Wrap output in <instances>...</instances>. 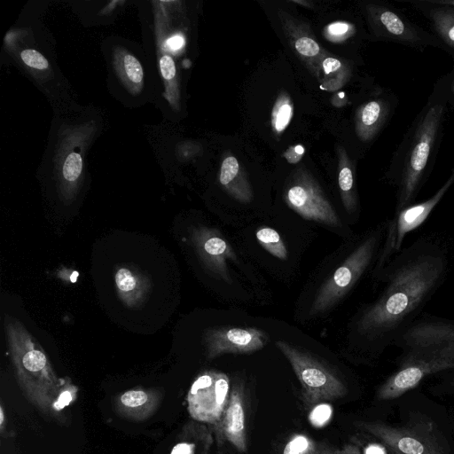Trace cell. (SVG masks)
<instances>
[{"instance_id": "1", "label": "cell", "mask_w": 454, "mask_h": 454, "mask_svg": "<svg viewBox=\"0 0 454 454\" xmlns=\"http://www.w3.org/2000/svg\"><path fill=\"white\" fill-rule=\"evenodd\" d=\"M450 270L446 243L434 235L418 238L403 247L374 279L383 288L362 309L355 323L363 346L381 354L421 314L445 282Z\"/></svg>"}, {"instance_id": "2", "label": "cell", "mask_w": 454, "mask_h": 454, "mask_svg": "<svg viewBox=\"0 0 454 454\" xmlns=\"http://www.w3.org/2000/svg\"><path fill=\"white\" fill-rule=\"evenodd\" d=\"M4 332L18 384L26 398L52 419V407L64 377H59L40 345L16 319L4 317Z\"/></svg>"}, {"instance_id": "3", "label": "cell", "mask_w": 454, "mask_h": 454, "mask_svg": "<svg viewBox=\"0 0 454 454\" xmlns=\"http://www.w3.org/2000/svg\"><path fill=\"white\" fill-rule=\"evenodd\" d=\"M386 232V222L369 231L342 263L321 286L310 307L309 315L325 312L340 301L369 270L375 266Z\"/></svg>"}, {"instance_id": "4", "label": "cell", "mask_w": 454, "mask_h": 454, "mask_svg": "<svg viewBox=\"0 0 454 454\" xmlns=\"http://www.w3.org/2000/svg\"><path fill=\"white\" fill-rule=\"evenodd\" d=\"M356 427L399 454H450L434 422L419 419L399 427L377 421H358Z\"/></svg>"}, {"instance_id": "5", "label": "cell", "mask_w": 454, "mask_h": 454, "mask_svg": "<svg viewBox=\"0 0 454 454\" xmlns=\"http://www.w3.org/2000/svg\"><path fill=\"white\" fill-rule=\"evenodd\" d=\"M399 362L434 356L454 357V319L422 313L394 341Z\"/></svg>"}, {"instance_id": "6", "label": "cell", "mask_w": 454, "mask_h": 454, "mask_svg": "<svg viewBox=\"0 0 454 454\" xmlns=\"http://www.w3.org/2000/svg\"><path fill=\"white\" fill-rule=\"evenodd\" d=\"M276 346L290 363L302 387L307 407L346 395L345 383L315 356L284 340L276 341Z\"/></svg>"}, {"instance_id": "7", "label": "cell", "mask_w": 454, "mask_h": 454, "mask_svg": "<svg viewBox=\"0 0 454 454\" xmlns=\"http://www.w3.org/2000/svg\"><path fill=\"white\" fill-rule=\"evenodd\" d=\"M442 113V106L434 105L427 110L418 125L406 166L400 180L395 211L412 204L419 192L422 176L440 127Z\"/></svg>"}, {"instance_id": "8", "label": "cell", "mask_w": 454, "mask_h": 454, "mask_svg": "<svg viewBox=\"0 0 454 454\" xmlns=\"http://www.w3.org/2000/svg\"><path fill=\"white\" fill-rule=\"evenodd\" d=\"M453 183L454 168L448 180L432 197L395 211L394 216L386 221L383 244L372 270L374 279L390 259L403 248L406 235L415 231L427 219Z\"/></svg>"}, {"instance_id": "9", "label": "cell", "mask_w": 454, "mask_h": 454, "mask_svg": "<svg viewBox=\"0 0 454 454\" xmlns=\"http://www.w3.org/2000/svg\"><path fill=\"white\" fill-rule=\"evenodd\" d=\"M231 392V380L226 373L203 371L194 379L186 395L190 417L209 426L215 425L223 416Z\"/></svg>"}, {"instance_id": "10", "label": "cell", "mask_w": 454, "mask_h": 454, "mask_svg": "<svg viewBox=\"0 0 454 454\" xmlns=\"http://www.w3.org/2000/svg\"><path fill=\"white\" fill-rule=\"evenodd\" d=\"M285 200L291 209L306 220L333 227L342 225L319 184L304 169H298L291 177L285 192Z\"/></svg>"}, {"instance_id": "11", "label": "cell", "mask_w": 454, "mask_h": 454, "mask_svg": "<svg viewBox=\"0 0 454 454\" xmlns=\"http://www.w3.org/2000/svg\"><path fill=\"white\" fill-rule=\"evenodd\" d=\"M454 370V357L434 356L399 362L398 369L378 388L380 401L393 400L415 388L427 377Z\"/></svg>"}, {"instance_id": "12", "label": "cell", "mask_w": 454, "mask_h": 454, "mask_svg": "<svg viewBox=\"0 0 454 454\" xmlns=\"http://www.w3.org/2000/svg\"><path fill=\"white\" fill-rule=\"evenodd\" d=\"M207 358L212 360L223 354H249L262 349L269 335L254 327L224 326L209 328L204 336Z\"/></svg>"}, {"instance_id": "13", "label": "cell", "mask_w": 454, "mask_h": 454, "mask_svg": "<svg viewBox=\"0 0 454 454\" xmlns=\"http://www.w3.org/2000/svg\"><path fill=\"white\" fill-rule=\"evenodd\" d=\"M192 246L205 267L227 283L231 282L227 261L237 262V255L227 239L215 228L199 226L191 231Z\"/></svg>"}, {"instance_id": "14", "label": "cell", "mask_w": 454, "mask_h": 454, "mask_svg": "<svg viewBox=\"0 0 454 454\" xmlns=\"http://www.w3.org/2000/svg\"><path fill=\"white\" fill-rule=\"evenodd\" d=\"M210 427L218 447L227 442L240 453L247 452L246 401L243 386L239 382L231 385V396L222 418Z\"/></svg>"}, {"instance_id": "15", "label": "cell", "mask_w": 454, "mask_h": 454, "mask_svg": "<svg viewBox=\"0 0 454 454\" xmlns=\"http://www.w3.org/2000/svg\"><path fill=\"white\" fill-rule=\"evenodd\" d=\"M165 396L161 387H134L115 395L112 401L114 411L120 418L143 422L160 408Z\"/></svg>"}, {"instance_id": "16", "label": "cell", "mask_w": 454, "mask_h": 454, "mask_svg": "<svg viewBox=\"0 0 454 454\" xmlns=\"http://www.w3.org/2000/svg\"><path fill=\"white\" fill-rule=\"evenodd\" d=\"M114 282L119 299L128 308L140 306L152 290L149 277L131 265L118 267Z\"/></svg>"}, {"instance_id": "17", "label": "cell", "mask_w": 454, "mask_h": 454, "mask_svg": "<svg viewBox=\"0 0 454 454\" xmlns=\"http://www.w3.org/2000/svg\"><path fill=\"white\" fill-rule=\"evenodd\" d=\"M219 182L223 189L241 203H249L254 197L246 171L233 156H226L221 164Z\"/></svg>"}, {"instance_id": "18", "label": "cell", "mask_w": 454, "mask_h": 454, "mask_svg": "<svg viewBox=\"0 0 454 454\" xmlns=\"http://www.w3.org/2000/svg\"><path fill=\"white\" fill-rule=\"evenodd\" d=\"M209 425L189 420L179 432L169 454H208L213 442Z\"/></svg>"}, {"instance_id": "19", "label": "cell", "mask_w": 454, "mask_h": 454, "mask_svg": "<svg viewBox=\"0 0 454 454\" xmlns=\"http://www.w3.org/2000/svg\"><path fill=\"white\" fill-rule=\"evenodd\" d=\"M386 114V106L381 100H372L364 104L356 115V131L363 141L372 139Z\"/></svg>"}, {"instance_id": "20", "label": "cell", "mask_w": 454, "mask_h": 454, "mask_svg": "<svg viewBox=\"0 0 454 454\" xmlns=\"http://www.w3.org/2000/svg\"><path fill=\"white\" fill-rule=\"evenodd\" d=\"M339 174L338 184L342 205L346 211L352 215L358 208V200L355 188L352 163L341 146H338Z\"/></svg>"}, {"instance_id": "21", "label": "cell", "mask_w": 454, "mask_h": 454, "mask_svg": "<svg viewBox=\"0 0 454 454\" xmlns=\"http://www.w3.org/2000/svg\"><path fill=\"white\" fill-rule=\"evenodd\" d=\"M377 17L380 27L388 36L406 43L418 40L415 31L395 12L380 9L377 12Z\"/></svg>"}, {"instance_id": "22", "label": "cell", "mask_w": 454, "mask_h": 454, "mask_svg": "<svg viewBox=\"0 0 454 454\" xmlns=\"http://www.w3.org/2000/svg\"><path fill=\"white\" fill-rule=\"evenodd\" d=\"M79 388L69 377H64L52 407V419L66 422V410L73 404L78 397Z\"/></svg>"}, {"instance_id": "23", "label": "cell", "mask_w": 454, "mask_h": 454, "mask_svg": "<svg viewBox=\"0 0 454 454\" xmlns=\"http://www.w3.org/2000/svg\"><path fill=\"white\" fill-rule=\"evenodd\" d=\"M294 115V104L286 92H280L271 111V128L275 135H280L289 125Z\"/></svg>"}, {"instance_id": "24", "label": "cell", "mask_w": 454, "mask_h": 454, "mask_svg": "<svg viewBox=\"0 0 454 454\" xmlns=\"http://www.w3.org/2000/svg\"><path fill=\"white\" fill-rule=\"evenodd\" d=\"M117 68L123 80L133 90H139L143 83L144 72L140 62L129 53H123L117 59Z\"/></svg>"}, {"instance_id": "25", "label": "cell", "mask_w": 454, "mask_h": 454, "mask_svg": "<svg viewBox=\"0 0 454 454\" xmlns=\"http://www.w3.org/2000/svg\"><path fill=\"white\" fill-rule=\"evenodd\" d=\"M255 235L260 245L271 255L281 260L288 257L287 248L275 229L261 227L256 231Z\"/></svg>"}, {"instance_id": "26", "label": "cell", "mask_w": 454, "mask_h": 454, "mask_svg": "<svg viewBox=\"0 0 454 454\" xmlns=\"http://www.w3.org/2000/svg\"><path fill=\"white\" fill-rule=\"evenodd\" d=\"M434 27L442 39L454 47V10L442 9L432 12Z\"/></svg>"}, {"instance_id": "27", "label": "cell", "mask_w": 454, "mask_h": 454, "mask_svg": "<svg viewBox=\"0 0 454 454\" xmlns=\"http://www.w3.org/2000/svg\"><path fill=\"white\" fill-rule=\"evenodd\" d=\"M283 454H318L317 442L304 434H294L286 444Z\"/></svg>"}, {"instance_id": "28", "label": "cell", "mask_w": 454, "mask_h": 454, "mask_svg": "<svg viewBox=\"0 0 454 454\" xmlns=\"http://www.w3.org/2000/svg\"><path fill=\"white\" fill-rule=\"evenodd\" d=\"M82 171V159L79 153H71L66 158L62 175L67 183L74 184L78 181Z\"/></svg>"}, {"instance_id": "29", "label": "cell", "mask_w": 454, "mask_h": 454, "mask_svg": "<svg viewBox=\"0 0 454 454\" xmlns=\"http://www.w3.org/2000/svg\"><path fill=\"white\" fill-rule=\"evenodd\" d=\"M295 51L301 56L313 58L319 54L321 49L318 43L309 36H301L294 43Z\"/></svg>"}, {"instance_id": "30", "label": "cell", "mask_w": 454, "mask_h": 454, "mask_svg": "<svg viewBox=\"0 0 454 454\" xmlns=\"http://www.w3.org/2000/svg\"><path fill=\"white\" fill-rule=\"evenodd\" d=\"M23 62L31 68L45 70L49 67L46 58L34 49H26L20 52Z\"/></svg>"}, {"instance_id": "31", "label": "cell", "mask_w": 454, "mask_h": 454, "mask_svg": "<svg viewBox=\"0 0 454 454\" xmlns=\"http://www.w3.org/2000/svg\"><path fill=\"white\" fill-rule=\"evenodd\" d=\"M354 27L344 21H336L328 25L325 28L326 35L331 40H343L354 33Z\"/></svg>"}, {"instance_id": "32", "label": "cell", "mask_w": 454, "mask_h": 454, "mask_svg": "<svg viewBox=\"0 0 454 454\" xmlns=\"http://www.w3.org/2000/svg\"><path fill=\"white\" fill-rule=\"evenodd\" d=\"M332 417V408L326 403H320L313 407L309 419L310 423L317 427H324Z\"/></svg>"}, {"instance_id": "33", "label": "cell", "mask_w": 454, "mask_h": 454, "mask_svg": "<svg viewBox=\"0 0 454 454\" xmlns=\"http://www.w3.org/2000/svg\"><path fill=\"white\" fill-rule=\"evenodd\" d=\"M160 69L161 75L166 80H172L176 76V65L168 55H163L160 59Z\"/></svg>"}, {"instance_id": "34", "label": "cell", "mask_w": 454, "mask_h": 454, "mask_svg": "<svg viewBox=\"0 0 454 454\" xmlns=\"http://www.w3.org/2000/svg\"><path fill=\"white\" fill-rule=\"evenodd\" d=\"M318 454H359V451L354 447L346 448L345 450H340L326 442H317Z\"/></svg>"}, {"instance_id": "35", "label": "cell", "mask_w": 454, "mask_h": 454, "mask_svg": "<svg viewBox=\"0 0 454 454\" xmlns=\"http://www.w3.org/2000/svg\"><path fill=\"white\" fill-rule=\"evenodd\" d=\"M304 147L301 145L290 146L284 153L285 159L292 164L297 163L303 156Z\"/></svg>"}, {"instance_id": "36", "label": "cell", "mask_w": 454, "mask_h": 454, "mask_svg": "<svg viewBox=\"0 0 454 454\" xmlns=\"http://www.w3.org/2000/svg\"><path fill=\"white\" fill-rule=\"evenodd\" d=\"M322 67L325 74L335 73L341 68V63L339 59L327 57L322 62Z\"/></svg>"}, {"instance_id": "37", "label": "cell", "mask_w": 454, "mask_h": 454, "mask_svg": "<svg viewBox=\"0 0 454 454\" xmlns=\"http://www.w3.org/2000/svg\"><path fill=\"white\" fill-rule=\"evenodd\" d=\"M168 46L173 50H178L184 45V38L180 35H175L168 40Z\"/></svg>"}, {"instance_id": "38", "label": "cell", "mask_w": 454, "mask_h": 454, "mask_svg": "<svg viewBox=\"0 0 454 454\" xmlns=\"http://www.w3.org/2000/svg\"><path fill=\"white\" fill-rule=\"evenodd\" d=\"M6 422H7V419L5 417L4 407L3 403H1V404H0V433L3 436L5 433Z\"/></svg>"}, {"instance_id": "39", "label": "cell", "mask_w": 454, "mask_h": 454, "mask_svg": "<svg viewBox=\"0 0 454 454\" xmlns=\"http://www.w3.org/2000/svg\"><path fill=\"white\" fill-rule=\"evenodd\" d=\"M364 454H386V450H381L379 446L370 445L365 449Z\"/></svg>"}, {"instance_id": "40", "label": "cell", "mask_w": 454, "mask_h": 454, "mask_svg": "<svg viewBox=\"0 0 454 454\" xmlns=\"http://www.w3.org/2000/svg\"><path fill=\"white\" fill-rule=\"evenodd\" d=\"M435 3L454 5V1H436Z\"/></svg>"}, {"instance_id": "41", "label": "cell", "mask_w": 454, "mask_h": 454, "mask_svg": "<svg viewBox=\"0 0 454 454\" xmlns=\"http://www.w3.org/2000/svg\"><path fill=\"white\" fill-rule=\"evenodd\" d=\"M385 449H386V454H399V453H397L390 449H387L386 447H385Z\"/></svg>"}, {"instance_id": "42", "label": "cell", "mask_w": 454, "mask_h": 454, "mask_svg": "<svg viewBox=\"0 0 454 454\" xmlns=\"http://www.w3.org/2000/svg\"><path fill=\"white\" fill-rule=\"evenodd\" d=\"M449 385L454 387V376H452L449 381Z\"/></svg>"}]
</instances>
